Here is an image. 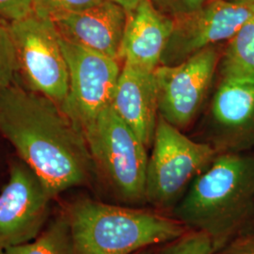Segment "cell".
Returning a JSON list of instances; mask_svg holds the SVG:
<instances>
[{
    "label": "cell",
    "instance_id": "obj_15",
    "mask_svg": "<svg viewBox=\"0 0 254 254\" xmlns=\"http://www.w3.org/2000/svg\"><path fill=\"white\" fill-rule=\"evenodd\" d=\"M221 77L254 78V17L227 42L219 62Z\"/></svg>",
    "mask_w": 254,
    "mask_h": 254
},
{
    "label": "cell",
    "instance_id": "obj_5",
    "mask_svg": "<svg viewBox=\"0 0 254 254\" xmlns=\"http://www.w3.org/2000/svg\"><path fill=\"white\" fill-rule=\"evenodd\" d=\"M151 148L146 171V202L151 208L172 215L191 184L208 168L218 152L207 142L184 135L161 116Z\"/></svg>",
    "mask_w": 254,
    "mask_h": 254
},
{
    "label": "cell",
    "instance_id": "obj_21",
    "mask_svg": "<svg viewBox=\"0 0 254 254\" xmlns=\"http://www.w3.org/2000/svg\"><path fill=\"white\" fill-rule=\"evenodd\" d=\"M214 254H254V222Z\"/></svg>",
    "mask_w": 254,
    "mask_h": 254
},
{
    "label": "cell",
    "instance_id": "obj_25",
    "mask_svg": "<svg viewBox=\"0 0 254 254\" xmlns=\"http://www.w3.org/2000/svg\"><path fill=\"white\" fill-rule=\"evenodd\" d=\"M155 248H148V249H144L142 251H139L135 254H154Z\"/></svg>",
    "mask_w": 254,
    "mask_h": 254
},
{
    "label": "cell",
    "instance_id": "obj_19",
    "mask_svg": "<svg viewBox=\"0 0 254 254\" xmlns=\"http://www.w3.org/2000/svg\"><path fill=\"white\" fill-rule=\"evenodd\" d=\"M18 73L15 49L9 28L0 24V95L14 82Z\"/></svg>",
    "mask_w": 254,
    "mask_h": 254
},
{
    "label": "cell",
    "instance_id": "obj_26",
    "mask_svg": "<svg viewBox=\"0 0 254 254\" xmlns=\"http://www.w3.org/2000/svg\"><path fill=\"white\" fill-rule=\"evenodd\" d=\"M0 254H6V251L4 249H0Z\"/></svg>",
    "mask_w": 254,
    "mask_h": 254
},
{
    "label": "cell",
    "instance_id": "obj_17",
    "mask_svg": "<svg viewBox=\"0 0 254 254\" xmlns=\"http://www.w3.org/2000/svg\"><path fill=\"white\" fill-rule=\"evenodd\" d=\"M213 243L206 234L190 230L183 236L159 246L154 254H214Z\"/></svg>",
    "mask_w": 254,
    "mask_h": 254
},
{
    "label": "cell",
    "instance_id": "obj_14",
    "mask_svg": "<svg viewBox=\"0 0 254 254\" xmlns=\"http://www.w3.org/2000/svg\"><path fill=\"white\" fill-rule=\"evenodd\" d=\"M111 107L147 149L151 148L159 116L154 71L123 64Z\"/></svg>",
    "mask_w": 254,
    "mask_h": 254
},
{
    "label": "cell",
    "instance_id": "obj_22",
    "mask_svg": "<svg viewBox=\"0 0 254 254\" xmlns=\"http://www.w3.org/2000/svg\"><path fill=\"white\" fill-rule=\"evenodd\" d=\"M31 12V0H0V20L11 22Z\"/></svg>",
    "mask_w": 254,
    "mask_h": 254
},
{
    "label": "cell",
    "instance_id": "obj_18",
    "mask_svg": "<svg viewBox=\"0 0 254 254\" xmlns=\"http://www.w3.org/2000/svg\"><path fill=\"white\" fill-rule=\"evenodd\" d=\"M103 0H31V12L55 21L64 15L88 9Z\"/></svg>",
    "mask_w": 254,
    "mask_h": 254
},
{
    "label": "cell",
    "instance_id": "obj_6",
    "mask_svg": "<svg viewBox=\"0 0 254 254\" xmlns=\"http://www.w3.org/2000/svg\"><path fill=\"white\" fill-rule=\"evenodd\" d=\"M6 25L27 89L62 106L69 91V72L54 21L29 12Z\"/></svg>",
    "mask_w": 254,
    "mask_h": 254
},
{
    "label": "cell",
    "instance_id": "obj_1",
    "mask_svg": "<svg viewBox=\"0 0 254 254\" xmlns=\"http://www.w3.org/2000/svg\"><path fill=\"white\" fill-rule=\"evenodd\" d=\"M0 133L53 198L95 174L81 130L59 104L16 82L0 95Z\"/></svg>",
    "mask_w": 254,
    "mask_h": 254
},
{
    "label": "cell",
    "instance_id": "obj_12",
    "mask_svg": "<svg viewBox=\"0 0 254 254\" xmlns=\"http://www.w3.org/2000/svg\"><path fill=\"white\" fill-rule=\"evenodd\" d=\"M127 11L112 0L55 20L60 35L74 45L119 60ZM121 63V62H120Z\"/></svg>",
    "mask_w": 254,
    "mask_h": 254
},
{
    "label": "cell",
    "instance_id": "obj_9",
    "mask_svg": "<svg viewBox=\"0 0 254 254\" xmlns=\"http://www.w3.org/2000/svg\"><path fill=\"white\" fill-rule=\"evenodd\" d=\"M254 6L209 0L200 8L173 19L172 35L160 65H176L210 46L231 40L249 20Z\"/></svg>",
    "mask_w": 254,
    "mask_h": 254
},
{
    "label": "cell",
    "instance_id": "obj_3",
    "mask_svg": "<svg viewBox=\"0 0 254 254\" xmlns=\"http://www.w3.org/2000/svg\"><path fill=\"white\" fill-rule=\"evenodd\" d=\"M65 213L75 254H135L190 231L172 215L155 209L86 197L73 200Z\"/></svg>",
    "mask_w": 254,
    "mask_h": 254
},
{
    "label": "cell",
    "instance_id": "obj_24",
    "mask_svg": "<svg viewBox=\"0 0 254 254\" xmlns=\"http://www.w3.org/2000/svg\"><path fill=\"white\" fill-rule=\"evenodd\" d=\"M234 3H239V4H244V5H251L254 6V0H228Z\"/></svg>",
    "mask_w": 254,
    "mask_h": 254
},
{
    "label": "cell",
    "instance_id": "obj_2",
    "mask_svg": "<svg viewBox=\"0 0 254 254\" xmlns=\"http://www.w3.org/2000/svg\"><path fill=\"white\" fill-rule=\"evenodd\" d=\"M172 216L210 237L215 252L254 222V152L220 153Z\"/></svg>",
    "mask_w": 254,
    "mask_h": 254
},
{
    "label": "cell",
    "instance_id": "obj_10",
    "mask_svg": "<svg viewBox=\"0 0 254 254\" xmlns=\"http://www.w3.org/2000/svg\"><path fill=\"white\" fill-rule=\"evenodd\" d=\"M52 199L27 164H13L0 192V249L35 239L45 229Z\"/></svg>",
    "mask_w": 254,
    "mask_h": 254
},
{
    "label": "cell",
    "instance_id": "obj_20",
    "mask_svg": "<svg viewBox=\"0 0 254 254\" xmlns=\"http://www.w3.org/2000/svg\"><path fill=\"white\" fill-rule=\"evenodd\" d=\"M165 15L176 18L200 8L209 0H150Z\"/></svg>",
    "mask_w": 254,
    "mask_h": 254
},
{
    "label": "cell",
    "instance_id": "obj_16",
    "mask_svg": "<svg viewBox=\"0 0 254 254\" xmlns=\"http://www.w3.org/2000/svg\"><path fill=\"white\" fill-rule=\"evenodd\" d=\"M5 251L7 254H75L66 213L56 217L35 239Z\"/></svg>",
    "mask_w": 254,
    "mask_h": 254
},
{
    "label": "cell",
    "instance_id": "obj_13",
    "mask_svg": "<svg viewBox=\"0 0 254 254\" xmlns=\"http://www.w3.org/2000/svg\"><path fill=\"white\" fill-rule=\"evenodd\" d=\"M173 27V18L160 12L150 0H143L127 11L120 62L154 72L160 65Z\"/></svg>",
    "mask_w": 254,
    "mask_h": 254
},
{
    "label": "cell",
    "instance_id": "obj_8",
    "mask_svg": "<svg viewBox=\"0 0 254 254\" xmlns=\"http://www.w3.org/2000/svg\"><path fill=\"white\" fill-rule=\"evenodd\" d=\"M222 50L210 46L176 65H159L154 75L159 116L183 130L196 118L217 73Z\"/></svg>",
    "mask_w": 254,
    "mask_h": 254
},
{
    "label": "cell",
    "instance_id": "obj_11",
    "mask_svg": "<svg viewBox=\"0 0 254 254\" xmlns=\"http://www.w3.org/2000/svg\"><path fill=\"white\" fill-rule=\"evenodd\" d=\"M203 141L218 154L254 152V78L221 77Z\"/></svg>",
    "mask_w": 254,
    "mask_h": 254
},
{
    "label": "cell",
    "instance_id": "obj_4",
    "mask_svg": "<svg viewBox=\"0 0 254 254\" xmlns=\"http://www.w3.org/2000/svg\"><path fill=\"white\" fill-rule=\"evenodd\" d=\"M97 174L117 203L144 207L147 147L111 106L83 129Z\"/></svg>",
    "mask_w": 254,
    "mask_h": 254
},
{
    "label": "cell",
    "instance_id": "obj_23",
    "mask_svg": "<svg viewBox=\"0 0 254 254\" xmlns=\"http://www.w3.org/2000/svg\"><path fill=\"white\" fill-rule=\"evenodd\" d=\"M112 1L122 6L127 11H129L135 9L136 6L143 0H112Z\"/></svg>",
    "mask_w": 254,
    "mask_h": 254
},
{
    "label": "cell",
    "instance_id": "obj_7",
    "mask_svg": "<svg viewBox=\"0 0 254 254\" xmlns=\"http://www.w3.org/2000/svg\"><path fill=\"white\" fill-rule=\"evenodd\" d=\"M69 72V91L61 108L81 131L111 106L122 66L117 60L61 36Z\"/></svg>",
    "mask_w": 254,
    "mask_h": 254
}]
</instances>
